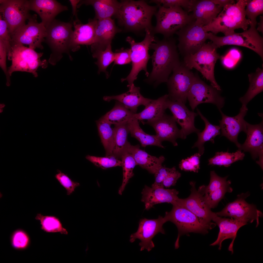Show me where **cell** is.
Listing matches in <instances>:
<instances>
[{
  "label": "cell",
  "mask_w": 263,
  "mask_h": 263,
  "mask_svg": "<svg viewBox=\"0 0 263 263\" xmlns=\"http://www.w3.org/2000/svg\"><path fill=\"white\" fill-rule=\"evenodd\" d=\"M154 42L149 47L150 49L154 50L150 57L152 71L144 81L156 87L161 83L167 82L170 74L181 62L176 41L173 36L164 38L160 40L155 37Z\"/></svg>",
  "instance_id": "cell-1"
},
{
  "label": "cell",
  "mask_w": 263,
  "mask_h": 263,
  "mask_svg": "<svg viewBox=\"0 0 263 263\" xmlns=\"http://www.w3.org/2000/svg\"><path fill=\"white\" fill-rule=\"evenodd\" d=\"M121 2L116 16L126 31L142 36H145L147 30L152 31L154 27L152 19L158 10V5H150L143 0H126Z\"/></svg>",
  "instance_id": "cell-2"
},
{
  "label": "cell",
  "mask_w": 263,
  "mask_h": 263,
  "mask_svg": "<svg viewBox=\"0 0 263 263\" xmlns=\"http://www.w3.org/2000/svg\"><path fill=\"white\" fill-rule=\"evenodd\" d=\"M248 0H238L236 3L226 6L210 23L203 27V29L215 35L220 32L227 35L239 28L247 30L250 24L245 13Z\"/></svg>",
  "instance_id": "cell-3"
},
{
  "label": "cell",
  "mask_w": 263,
  "mask_h": 263,
  "mask_svg": "<svg viewBox=\"0 0 263 263\" xmlns=\"http://www.w3.org/2000/svg\"><path fill=\"white\" fill-rule=\"evenodd\" d=\"M73 22H65L55 19L46 27V35L45 42L51 51L48 62L55 65L62 57L63 53L70 57L69 51L73 38Z\"/></svg>",
  "instance_id": "cell-4"
},
{
  "label": "cell",
  "mask_w": 263,
  "mask_h": 263,
  "mask_svg": "<svg viewBox=\"0 0 263 263\" xmlns=\"http://www.w3.org/2000/svg\"><path fill=\"white\" fill-rule=\"evenodd\" d=\"M217 48L211 42H208L194 54L184 57L182 62L190 70L193 68L197 69L210 82L211 86L220 91V87L216 82L214 75L215 64L221 57L217 52Z\"/></svg>",
  "instance_id": "cell-5"
},
{
  "label": "cell",
  "mask_w": 263,
  "mask_h": 263,
  "mask_svg": "<svg viewBox=\"0 0 263 263\" xmlns=\"http://www.w3.org/2000/svg\"><path fill=\"white\" fill-rule=\"evenodd\" d=\"M158 6L155 15L156 25L151 31L154 35L160 34L164 38L170 37L184 26L196 20L192 13L189 14L181 7L165 8Z\"/></svg>",
  "instance_id": "cell-6"
},
{
  "label": "cell",
  "mask_w": 263,
  "mask_h": 263,
  "mask_svg": "<svg viewBox=\"0 0 263 263\" xmlns=\"http://www.w3.org/2000/svg\"><path fill=\"white\" fill-rule=\"evenodd\" d=\"M43 53L36 51L35 49L20 44L11 45L8 55V59L11 64L8 69L11 76L14 72H24L32 74L35 77L38 76L37 70L39 67L46 68L47 62L46 60L41 59Z\"/></svg>",
  "instance_id": "cell-7"
},
{
  "label": "cell",
  "mask_w": 263,
  "mask_h": 263,
  "mask_svg": "<svg viewBox=\"0 0 263 263\" xmlns=\"http://www.w3.org/2000/svg\"><path fill=\"white\" fill-rule=\"evenodd\" d=\"M149 30L146 32L144 39L141 42H136L131 37L128 36L126 39V41L130 45V56L132 63V68L128 75L125 78H122L121 81H127L128 85L127 87L131 89L134 85V81L137 79L139 72L142 70L145 72L147 77L149 75L147 69V65L150 56L149 54L150 45L154 42L155 37Z\"/></svg>",
  "instance_id": "cell-8"
},
{
  "label": "cell",
  "mask_w": 263,
  "mask_h": 263,
  "mask_svg": "<svg viewBox=\"0 0 263 263\" xmlns=\"http://www.w3.org/2000/svg\"><path fill=\"white\" fill-rule=\"evenodd\" d=\"M208 38L217 48L227 45L241 46L249 48L257 53L263 59V39L259 34L255 27L250 26L243 32H235L219 37L211 32L208 33Z\"/></svg>",
  "instance_id": "cell-9"
},
{
  "label": "cell",
  "mask_w": 263,
  "mask_h": 263,
  "mask_svg": "<svg viewBox=\"0 0 263 263\" xmlns=\"http://www.w3.org/2000/svg\"><path fill=\"white\" fill-rule=\"evenodd\" d=\"M173 205L171 210L166 212L164 217L165 222H171L177 227L178 234L175 244L176 249L179 247L180 237L190 233L205 235L208 230L200 223L197 216L187 208L176 204Z\"/></svg>",
  "instance_id": "cell-10"
},
{
  "label": "cell",
  "mask_w": 263,
  "mask_h": 263,
  "mask_svg": "<svg viewBox=\"0 0 263 263\" xmlns=\"http://www.w3.org/2000/svg\"><path fill=\"white\" fill-rule=\"evenodd\" d=\"M247 192L237 196L234 201L228 203L220 211L215 213L217 216L229 217L246 225L255 221L257 227L259 224V218L263 215L255 205L247 203L245 199L250 195Z\"/></svg>",
  "instance_id": "cell-11"
},
{
  "label": "cell",
  "mask_w": 263,
  "mask_h": 263,
  "mask_svg": "<svg viewBox=\"0 0 263 263\" xmlns=\"http://www.w3.org/2000/svg\"><path fill=\"white\" fill-rule=\"evenodd\" d=\"M203 27L195 20L175 33L178 37L177 48L183 57L194 54L205 43L208 39V32L204 30Z\"/></svg>",
  "instance_id": "cell-12"
},
{
  "label": "cell",
  "mask_w": 263,
  "mask_h": 263,
  "mask_svg": "<svg viewBox=\"0 0 263 263\" xmlns=\"http://www.w3.org/2000/svg\"><path fill=\"white\" fill-rule=\"evenodd\" d=\"M190 184L191 187L190 195L185 198H179L175 204L189 210L197 216L203 227L211 230L216 225L211 222L216 214L206 204L203 194L196 188L195 182L190 181Z\"/></svg>",
  "instance_id": "cell-13"
},
{
  "label": "cell",
  "mask_w": 263,
  "mask_h": 263,
  "mask_svg": "<svg viewBox=\"0 0 263 263\" xmlns=\"http://www.w3.org/2000/svg\"><path fill=\"white\" fill-rule=\"evenodd\" d=\"M27 24L18 28L11 37V45L16 44L27 45L34 49H42V45L45 42L46 29L41 22L38 23L36 14L30 15Z\"/></svg>",
  "instance_id": "cell-14"
},
{
  "label": "cell",
  "mask_w": 263,
  "mask_h": 263,
  "mask_svg": "<svg viewBox=\"0 0 263 263\" xmlns=\"http://www.w3.org/2000/svg\"><path fill=\"white\" fill-rule=\"evenodd\" d=\"M166 82L169 99L185 104L187 95L193 82L195 75L181 62L172 71Z\"/></svg>",
  "instance_id": "cell-15"
},
{
  "label": "cell",
  "mask_w": 263,
  "mask_h": 263,
  "mask_svg": "<svg viewBox=\"0 0 263 263\" xmlns=\"http://www.w3.org/2000/svg\"><path fill=\"white\" fill-rule=\"evenodd\" d=\"M219 91L209 85L195 75L193 82L187 95V100L192 111L199 104L211 103L216 105L218 110L224 105L225 98L220 94Z\"/></svg>",
  "instance_id": "cell-16"
},
{
  "label": "cell",
  "mask_w": 263,
  "mask_h": 263,
  "mask_svg": "<svg viewBox=\"0 0 263 263\" xmlns=\"http://www.w3.org/2000/svg\"><path fill=\"white\" fill-rule=\"evenodd\" d=\"M0 14L8 24L11 37L31 15L28 0H0Z\"/></svg>",
  "instance_id": "cell-17"
},
{
  "label": "cell",
  "mask_w": 263,
  "mask_h": 263,
  "mask_svg": "<svg viewBox=\"0 0 263 263\" xmlns=\"http://www.w3.org/2000/svg\"><path fill=\"white\" fill-rule=\"evenodd\" d=\"M166 222L164 217L159 216L156 219L142 218L139 221V225L136 232L130 236V241L133 243L136 239L141 241L139 245L141 247L140 251L146 249L150 251L155 246L152 239L159 233L164 234L165 232L163 227Z\"/></svg>",
  "instance_id": "cell-18"
},
{
  "label": "cell",
  "mask_w": 263,
  "mask_h": 263,
  "mask_svg": "<svg viewBox=\"0 0 263 263\" xmlns=\"http://www.w3.org/2000/svg\"><path fill=\"white\" fill-rule=\"evenodd\" d=\"M167 105L176 122L181 127L180 138L184 139L192 133L200 132L201 130L196 128L194 125L195 119L198 115L197 113L190 111L183 103L171 101L169 98Z\"/></svg>",
  "instance_id": "cell-19"
},
{
  "label": "cell",
  "mask_w": 263,
  "mask_h": 263,
  "mask_svg": "<svg viewBox=\"0 0 263 263\" xmlns=\"http://www.w3.org/2000/svg\"><path fill=\"white\" fill-rule=\"evenodd\" d=\"M258 124L252 125L246 122L247 137L244 142L238 150L249 152L253 159L259 158L256 163L263 169V121Z\"/></svg>",
  "instance_id": "cell-20"
},
{
  "label": "cell",
  "mask_w": 263,
  "mask_h": 263,
  "mask_svg": "<svg viewBox=\"0 0 263 263\" xmlns=\"http://www.w3.org/2000/svg\"><path fill=\"white\" fill-rule=\"evenodd\" d=\"M219 110L222 118V119L219 121L221 136L226 137L234 142L239 148L241 144L237 141L238 135L241 132H246V121L244 117L246 115L248 108L241 107L239 113L234 117L227 116L221 109Z\"/></svg>",
  "instance_id": "cell-21"
},
{
  "label": "cell",
  "mask_w": 263,
  "mask_h": 263,
  "mask_svg": "<svg viewBox=\"0 0 263 263\" xmlns=\"http://www.w3.org/2000/svg\"><path fill=\"white\" fill-rule=\"evenodd\" d=\"M141 122L143 124H147L151 126L156 133V135L161 141H167L171 142L174 146L178 144L177 139L180 138V129L178 127L176 121L173 116L164 113L154 120Z\"/></svg>",
  "instance_id": "cell-22"
},
{
  "label": "cell",
  "mask_w": 263,
  "mask_h": 263,
  "mask_svg": "<svg viewBox=\"0 0 263 263\" xmlns=\"http://www.w3.org/2000/svg\"><path fill=\"white\" fill-rule=\"evenodd\" d=\"M178 193L175 189L145 185L141 193V201L144 204L145 209L148 210L158 204L167 203L172 205L176 204L179 198L178 196Z\"/></svg>",
  "instance_id": "cell-23"
},
{
  "label": "cell",
  "mask_w": 263,
  "mask_h": 263,
  "mask_svg": "<svg viewBox=\"0 0 263 263\" xmlns=\"http://www.w3.org/2000/svg\"><path fill=\"white\" fill-rule=\"evenodd\" d=\"M212 221L218 226L219 231L216 239L210 245H218V249L220 250L223 241L226 239H231L232 241L229 246L228 250L232 254L233 253V244L237 232L240 228L245 225L233 219L222 217L216 214Z\"/></svg>",
  "instance_id": "cell-24"
},
{
  "label": "cell",
  "mask_w": 263,
  "mask_h": 263,
  "mask_svg": "<svg viewBox=\"0 0 263 263\" xmlns=\"http://www.w3.org/2000/svg\"><path fill=\"white\" fill-rule=\"evenodd\" d=\"M30 10L37 13L46 27L60 13L68 10L67 7L55 0H28Z\"/></svg>",
  "instance_id": "cell-25"
},
{
  "label": "cell",
  "mask_w": 263,
  "mask_h": 263,
  "mask_svg": "<svg viewBox=\"0 0 263 263\" xmlns=\"http://www.w3.org/2000/svg\"><path fill=\"white\" fill-rule=\"evenodd\" d=\"M97 20L89 19L88 22L83 24L78 19L73 20L74 28L70 49L74 52L78 50L80 45H92L94 42Z\"/></svg>",
  "instance_id": "cell-26"
},
{
  "label": "cell",
  "mask_w": 263,
  "mask_h": 263,
  "mask_svg": "<svg viewBox=\"0 0 263 263\" xmlns=\"http://www.w3.org/2000/svg\"><path fill=\"white\" fill-rule=\"evenodd\" d=\"M118 30L111 18L97 20L94 43L91 45V51L104 50L110 44Z\"/></svg>",
  "instance_id": "cell-27"
},
{
  "label": "cell",
  "mask_w": 263,
  "mask_h": 263,
  "mask_svg": "<svg viewBox=\"0 0 263 263\" xmlns=\"http://www.w3.org/2000/svg\"><path fill=\"white\" fill-rule=\"evenodd\" d=\"M223 8L211 0H195L191 12L196 22L203 27L210 23Z\"/></svg>",
  "instance_id": "cell-28"
},
{
  "label": "cell",
  "mask_w": 263,
  "mask_h": 263,
  "mask_svg": "<svg viewBox=\"0 0 263 263\" xmlns=\"http://www.w3.org/2000/svg\"><path fill=\"white\" fill-rule=\"evenodd\" d=\"M139 144L131 145L129 143L126 151L133 156L137 165L147 170L150 173L154 174L157 170L162 165L165 158L163 156L159 157L151 156L144 150L140 149Z\"/></svg>",
  "instance_id": "cell-29"
},
{
  "label": "cell",
  "mask_w": 263,
  "mask_h": 263,
  "mask_svg": "<svg viewBox=\"0 0 263 263\" xmlns=\"http://www.w3.org/2000/svg\"><path fill=\"white\" fill-rule=\"evenodd\" d=\"M140 88L134 85L132 88L127 92L121 94L111 96H105L103 100L110 102L116 100L122 103L125 106L134 114L136 113L138 107L142 105L146 106L151 99L144 97L140 92Z\"/></svg>",
  "instance_id": "cell-30"
},
{
  "label": "cell",
  "mask_w": 263,
  "mask_h": 263,
  "mask_svg": "<svg viewBox=\"0 0 263 263\" xmlns=\"http://www.w3.org/2000/svg\"><path fill=\"white\" fill-rule=\"evenodd\" d=\"M83 4L92 6L95 12L94 19L99 20L116 16L119 10L122 3L115 0H80L77 8Z\"/></svg>",
  "instance_id": "cell-31"
},
{
  "label": "cell",
  "mask_w": 263,
  "mask_h": 263,
  "mask_svg": "<svg viewBox=\"0 0 263 263\" xmlns=\"http://www.w3.org/2000/svg\"><path fill=\"white\" fill-rule=\"evenodd\" d=\"M168 94L156 99L151 100L141 112L134 114L133 117L140 122L146 120L147 122L153 121L159 118L165 113L167 108Z\"/></svg>",
  "instance_id": "cell-32"
},
{
  "label": "cell",
  "mask_w": 263,
  "mask_h": 263,
  "mask_svg": "<svg viewBox=\"0 0 263 263\" xmlns=\"http://www.w3.org/2000/svg\"><path fill=\"white\" fill-rule=\"evenodd\" d=\"M196 110L198 114L204 122L205 126L204 130L202 132L197 133L198 136L197 140L192 148L197 147L198 149V153L201 155L204 152V143L210 141L214 143L215 138L220 134V128L219 126L211 124L203 115L198 109L197 108Z\"/></svg>",
  "instance_id": "cell-33"
},
{
  "label": "cell",
  "mask_w": 263,
  "mask_h": 263,
  "mask_svg": "<svg viewBox=\"0 0 263 263\" xmlns=\"http://www.w3.org/2000/svg\"><path fill=\"white\" fill-rule=\"evenodd\" d=\"M127 123L131 136L137 139L142 147H145L148 145H153L165 148L157 135H150L145 132L140 127L139 122L134 118H131Z\"/></svg>",
  "instance_id": "cell-34"
},
{
  "label": "cell",
  "mask_w": 263,
  "mask_h": 263,
  "mask_svg": "<svg viewBox=\"0 0 263 263\" xmlns=\"http://www.w3.org/2000/svg\"><path fill=\"white\" fill-rule=\"evenodd\" d=\"M250 82L249 88L245 94L239 99L242 107L247 108L248 103L255 96L263 90V70L258 68L255 72L248 75Z\"/></svg>",
  "instance_id": "cell-35"
},
{
  "label": "cell",
  "mask_w": 263,
  "mask_h": 263,
  "mask_svg": "<svg viewBox=\"0 0 263 263\" xmlns=\"http://www.w3.org/2000/svg\"><path fill=\"white\" fill-rule=\"evenodd\" d=\"M127 122L115 125L113 129L114 146L113 155L119 159L126 151L130 143L127 140L128 135L129 133Z\"/></svg>",
  "instance_id": "cell-36"
},
{
  "label": "cell",
  "mask_w": 263,
  "mask_h": 263,
  "mask_svg": "<svg viewBox=\"0 0 263 263\" xmlns=\"http://www.w3.org/2000/svg\"><path fill=\"white\" fill-rule=\"evenodd\" d=\"M101 141L105 149L106 156L113 155L114 146V133L111 124L102 117L96 121Z\"/></svg>",
  "instance_id": "cell-37"
},
{
  "label": "cell",
  "mask_w": 263,
  "mask_h": 263,
  "mask_svg": "<svg viewBox=\"0 0 263 263\" xmlns=\"http://www.w3.org/2000/svg\"><path fill=\"white\" fill-rule=\"evenodd\" d=\"M134 114L117 101L113 108L102 117L111 124L115 125L127 122Z\"/></svg>",
  "instance_id": "cell-38"
},
{
  "label": "cell",
  "mask_w": 263,
  "mask_h": 263,
  "mask_svg": "<svg viewBox=\"0 0 263 263\" xmlns=\"http://www.w3.org/2000/svg\"><path fill=\"white\" fill-rule=\"evenodd\" d=\"M36 219L40 223L41 229L47 233H59L67 235L68 232L59 218L53 216H44L41 214H37Z\"/></svg>",
  "instance_id": "cell-39"
},
{
  "label": "cell",
  "mask_w": 263,
  "mask_h": 263,
  "mask_svg": "<svg viewBox=\"0 0 263 263\" xmlns=\"http://www.w3.org/2000/svg\"><path fill=\"white\" fill-rule=\"evenodd\" d=\"M245 154L241 150H238L232 153L223 151L216 152L215 155L208 160V165L228 167L236 161L243 160Z\"/></svg>",
  "instance_id": "cell-40"
},
{
  "label": "cell",
  "mask_w": 263,
  "mask_h": 263,
  "mask_svg": "<svg viewBox=\"0 0 263 263\" xmlns=\"http://www.w3.org/2000/svg\"><path fill=\"white\" fill-rule=\"evenodd\" d=\"M121 159L123 170V179L122 184L119 189L118 193L121 195L129 180L134 176L133 169L137 165L132 155L127 151L122 155Z\"/></svg>",
  "instance_id": "cell-41"
},
{
  "label": "cell",
  "mask_w": 263,
  "mask_h": 263,
  "mask_svg": "<svg viewBox=\"0 0 263 263\" xmlns=\"http://www.w3.org/2000/svg\"><path fill=\"white\" fill-rule=\"evenodd\" d=\"M91 52L93 57L97 59V61L95 63L98 66L99 73L104 72L107 76L106 68L114 61L115 58V53L112 51L111 44L109 45L103 50H94Z\"/></svg>",
  "instance_id": "cell-42"
},
{
  "label": "cell",
  "mask_w": 263,
  "mask_h": 263,
  "mask_svg": "<svg viewBox=\"0 0 263 263\" xmlns=\"http://www.w3.org/2000/svg\"><path fill=\"white\" fill-rule=\"evenodd\" d=\"M210 180L208 185L207 186H202L198 189L204 196L209 195L214 191L231 182L229 180H226L228 176L223 178L220 177L214 170L210 171Z\"/></svg>",
  "instance_id": "cell-43"
},
{
  "label": "cell",
  "mask_w": 263,
  "mask_h": 263,
  "mask_svg": "<svg viewBox=\"0 0 263 263\" xmlns=\"http://www.w3.org/2000/svg\"><path fill=\"white\" fill-rule=\"evenodd\" d=\"M11 245L14 249L23 250L28 248L30 244V239L28 233L21 229H18L12 234L10 238Z\"/></svg>",
  "instance_id": "cell-44"
},
{
  "label": "cell",
  "mask_w": 263,
  "mask_h": 263,
  "mask_svg": "<svg viewBox=\"0 0 263 263\" xmlns=\"http://www.w3.org/2000/svg\"><path fill=\"white\" fill-rule=\"evenodd\" d=\"M246 7L245 14L250 20V25L256 27L257 17L263 13V0H248Z\"/></svg>",
  "instance_id": "cell-45"
},
{
  "label": "cell",
  "mask_w": 263,
  "mask_h": 263,
  "mask_svg": "<svg viewBox=\"0 0 263 263\" xmlns=\"http://www.w3.org/2000/svg\"><path fill=\"white\" fill-rule=\"evenodd\" d=\"M88 160L95 166L103 169L117 166H121V161L112 155L105 157H99L87 155L85 157Z\"/></svg>",
  "instance_id": "cell-46"
},
{
  "label": "cell",
  "mask_w": 263,
  "mask_h": 263,
  "mask_svg": "<svg viewBox=\"0 0 263 263\" xmlns=\"http://www.w3.org/2000/svg\"><path fill=\"white\" fill-rule=\"evenodd\" d=\"M231 183L223 186L208 196H204L205 202L210 208H213L216 207L226 192H231L232 191L233 189L230 186Z\"/></svg>",
  "instance_id": "cell-47"
},
{
  "label": "cell",
  "mask_w": 263,
  "mask_h": 263,
  "mask_svg": "<svg viewBox=\"0 0 263 263\" xmlns=\"http://www.w3.org/2000/svg\"><path fill=\"white\" fill-rule=\"evenodd\" d=\"M195 0H151L149 3L161 5L165 8L180 7L188 13L191 12Z\"/></svg>",
  "instance_id": "cell-48"
},
{
  "label": "cell",
  "mask_w": 263,
  "mask_h": 263,
  "mask_svg": "<svg viewBox=\"0 0 263 263\" xmlns=\"http://www.w3.org/2000/svg\"><path fill=\"white\" fill-rule=\"evenodd\" d=\"M201 156L199 153H196L190 157L182 160L179 164V168L185 171L198 172L200 168V159Z\"/></svg>",
  "instance_id": "cell-49"
},
{
  "label": "cell",
  "mask_w": 263,
  "mask_h": 263,
  "mask_svg": "<svg viewBox=\"0 0 263 263\" xmlns=\"http://www.w3.org/2000/svg\"><path fill=\"white\" fill-rule=\"evenodd\" d=\"M55 177L66 189L68 195L72 193L75 189L80 185L79 183L73 181L67 175L59 170H58V173L55 175Z\"/></svg>",
  "instance_id": "cell-50"
},
{
  "label": "cell",
  "mask_w": 263,
  "mask_h": 263,
  "mask_svg": "<svg viewBox=\"0 0 263 263\" xmlns=\"http://www.w3.org/2000/svg\"><path fill=\"white\" fill-rule=\"evenodd\" d=\"M0 40L6 45L9 51L10 50L12 39L8 24L4 18L0 14Z\"/></svg>",
  "instance_id": "cell-51"
},
{
  "label": "cell",
  "mask_w": 263,
  "mask_h": 263,
  "mask_svg": "<svg viewBox=\"0 0 263 263\" xmlns=\"http://www.w3.org/2000/svg\"><path fill=\"white\" fill-rule=\"evenodd\" d=\"M176 167L169 168L165 166H161L154 173L155 180L151 187H163L162 182L167 176Z\"/></svg>",
  "instance_id": "cell-52"
},
{
  "label": "cell",
  "mask_w": 263,
  "mask_h": 263,
  "mask_svg": "<svg viewBox=\"0 0 263 263\" xmlns=\"http://www.w3.org/2000/svg\"><path fill=\"white\" fill-rule=\"evenodd\" d=\"M114 53V65H124L131 62L130 48H122Z\"/></svg>",
  "instance_id": "cell-53"
},
{
  "label": "cell",
  "mask_w": 263,
  "mask_h": 263,
  "mask_svg": "<svg viewBox=\"0 0 263 263\" xmlns=\"http://www.w3.org/2000/svg\"><path fill=\"white\" fill-rule=\"evenodd\" d=\"M181 173L175 168L165 178L162 182L164 187L169 188L175 185L177 180L181 177Z\"/></svg>",
  "instance_id": "cell-54"
},
{
  "label": "cell",
  "mask_w": 263,
  "mask_h": 263,
  "mask_svg": "<svg viewBox=\"0 0 263 263\" xmlns=\"http://www.w3.org/2000/svg\"><path fill=\"white\" fill-rule=\"evenodd\" d=\"M211 1L215 4L223 8L226 6L234 4L235 1L233 0H211Z\"/></svg>",
  "instance_id": "cell-55"
},
{
  "label": "cell",
  "mask_w": 263,
  "mask_h": 263,
  "mask_svg": "<svg viewBox=\"0 0 263 263\" xmlns=\"http://www.w3.org/2000/svg\"><path fill=\"white\" fill-rule=\"evenodd\" d=\"M80 1V0H69V1L70 3L72 8V13L73 15L72 18L74 16H75V19H78L77 16V8L78 5Z\"/></svg>",
  "instance_id": "cell-56"
},
{
  "label": "cell",
  "mask_w": 263,
  "mask_h": 263,
  "mask_svg": "<svg viewBox=\"0 0 263 263\" xmlns=\"http://www.w3.org/2000/svg\"><path fill=\"white\" fill-rule=\"evenodd\" d=\"M260 19V21L258 23V26L257 29V30H258L259 31L263 33V16H261Z\"/></svg>",
  "instance_id": "cell-57"
},
{
  "label": "cell",
  "mask_w": 263,
  "mask_h": 263,
  "mask_svg": "<svg viewBox=\"0 0 263 263\" xmlns=\"http://www.w3.org/2000/svg\"><path fill=\"white\" fill-rule=\"evenodd\" d=\"M5 106V104L4 103H1L0 104V109H3Z\"/></svg>",
  "instance_id": "cell-58"
},
{
  "label": "cell",
  "mask_w": 263,
  "mask_h": 263,
  "mask_svg": "<svg viewBox=\"0 0 263 263\" xmlns=\"http://www.w3.org/2000/svg\"><path fill=\"white\" fill-rule=\"evenodd\" d=\"M3 109H0V113H1L3 112Z\"/></svg>",
  "instance_id": "cell-59"
}]
</instances>
